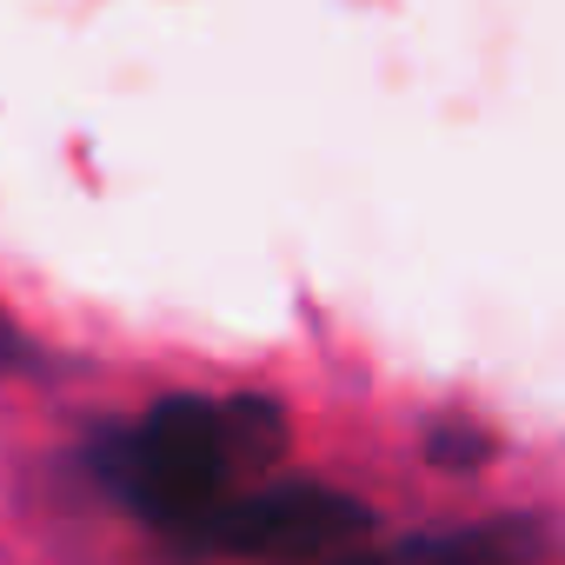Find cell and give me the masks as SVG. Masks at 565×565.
<instances>
[{"mask_svg": "<svg viewBox=\"0 0 565 565\" xmlns=\"http://www.w3.org/2000/svg\"><path fill=\"white\" fill-rule=\"evenodd\" d=\"M34 366H41L34 340L14 327V313H0V380H21V373H34Z\"/></svg>", "mask_w": 565, "mask_h": 565, "instance_id": "obj_4", "label": "cell"}, {"mask_svg": "<svg viewBox=\"0 0 565 565\" xmlns=\"http://www.w3.org/2000/svg\"><path fill=\"white\" fill-rule=\"evenodd\" d=\"M320 565H380V558H366V552H347V558H320Z\"/></svg>", "mask_w": 565, "mask_h": 565, "instance_id": "obj_5", "label": "cell"}, {"mask_svg": "<svg viewBox=\"0 0 565 565\" xmlns=\"http://www.w3.org/2000/svg\"><path fill=\"white\" fill-rule=\"evenodd\" d=\"M366 532H373V505L360 492H340L327 479H259L193 545L259 565H320L360 552Z\"/></svg>", "mask_w": 565, "mask_h": 565, "instance_id": "obj_2", "label": "cell"}, {"mask_svg": "<svg viewBox=\"0 0 565 565\" xmlns=\"http://www.w3.org/2000/svg\"><path fill=\"white\" fill-rule=\"evenodd\" d=\"M545 558H552V525L519 512V519H479V525L406 539L380 565H545Z\"/></svg>", "mask_w": 565, "mask_h": 565, "instance_id": "obj_3", "label": "cell"}, {"mask_svg": "<svg viewBox=\"0 0 565 565\" xmlns=\"http://www.w3.org/2000/svg\"><path fill=\"white\" fill-rule=\"evenodd\" d=\"M287 452V413L266 393H167L87 446L94 479L153 532L193 545Z\"/></svg>", "mask_w": 565, "mask_h": 565, "instance_id": "obj_1", "label": "cell"}]
</instances>
